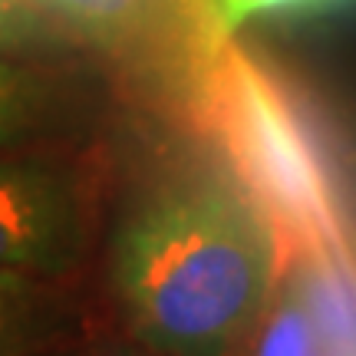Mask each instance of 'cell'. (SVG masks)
Returning a JSON list of instances; mask_svg holds the SVG:
<instances>
[{"label": "cell", "instance_id": "cell-3", "mask_svg": "<svg viewBox=\"0 0 356 356\" xmlns=\"http://www.w3.org/2000/svg\"><path fill=\"white\" fill-rule=\"evenodd\" d=\"M122 89L188 129L221 43L211 0H26Z\"/></svg>", "mask_w": 356, "mask_h": 356}, {"label": "cell", "instance_id": "cell-6", "mask_svg": "<svg viewBox=\"0 0 356 356\" xmlns=\"http://www.w3.org/2000/svg\"><path fill=\"white\" fill-rule=\"evenodd\" d=\"M79 304L73 277L0 270V356H33L73 343Z\"/></svg>", "mask_w": 356, "mask_h": 356}, {"label": "cell", "instance_id": "cell-1", "mask_svg": "<svg viewBox=\"0 0 356 356\" xmlns=\"http://www.w3.org/2000/svg\"><path fill=\"white\" fill-rule=\"evenodd\" d=\"M106 277L132 340L155 356H234L274 300V225L211 149L129 191L106 238Z\"/></svg>", "mask_w": 356, "mask_h": 356}, {"label": "cell", "instance_id": "cell-10", "mask_svg": "<svg viewBox=\"0 0 356 356\" xmlns=\"http://www.w3.org/2000/svg\"><path fill=\"white\" fill-rule=\"evenodd\" d=\"M33 356H79V350H76V340H73V343H60V346H50V350H40V353H33Z\"/></svg>", "mask_w": 356, "mask_h": 356}, {"label": "cell", "instance_id": "cell-5", "mask_svg": "<svg viewBox=\"0 0 356 356\" xmlns=\"http://www.w3.org/2000/svg\"><path fill=\"white\" fill-rule=\"evenodd\" d=\"M73 70L50 56H0V159L33 152L73 129Z\"/></svg>", "mask_w": 356, "mask_h": 356}, {"label": "cell", "instance_id": "cell-8", "mask_svg": "<svg viewBox=\"0 0 356 356\" xmlns=\"http://www.w3.org/2000/svg\"><path fill=\"white\" fill-rule=\"evenodd\" d=\"M79 47L26 0H0V56L70 60Z\"/></svg>", "mask_w": 356, "mask_h": 356}, {"label": "cell", "instance_id": "cell-7", "mask_svg": "<svg viewBox=\"0 0 356 356\" xmlns=\"http://www.w3.org/2000/svg\"><path fill=\"white\" fill-rule=\"evenodd\" d=\"M248 356H320V333L297 267H284L274 300L248 340Z\"/></svg>", "mask_w": 356, "mask_h": 356}, {"label": "cell", "instance_id": "cell-9", "mask_svg": "<svg viewBox=\"0 0 356 356\" xmlns=\"http://www.w3.org/2000/svg\"><path fill=\"white\" fill-rule=\"evenodd\" d=\"M221 26L228 33H238L248 20L257 17H293V13H320L337 10L350 0H211Z\"/></svg>", "mask_w": 356, "mask_h": 356}, {"label": "cell", "instance_id": "cell-2", "mask_svg": "<svg viewBox=\"0 0 356 356\" xmlns=\"http://www.w3.org/2000/svg\"><path fill=\"white\" fill-rule=\"evenodd\" d=\"M188 132L261 204L284 267L356 270V221L337 159L284 73L231 33L202 83Z\"/></svg>", "mask_w": 356, "mask_h": 356}, {"label": "cell", "instance_id": "cell-11", "mask_svg": "<svg viewBox=\"0 0 356 356\" xmlns=\"http://www.w3.org/2000/svg\"><path fill=\"white\" fill-rule=\"evenodd\" d=\"M106 356H155V353H149V350H142V346L136 343L132 350H115V353H106Z\"/></svg>", "mask_w": 356, "mask_h": 356}, {"label": "cell", "instance_id": "cell-4", "mask_svg": "<svg viewBox=\"0 0 356 356\" xmlns=\"http://www.w3.org/2000/svg\"><path fill=\"white\" fill-rule=\"evenodd\" d=\"M99 181L66 155L0 159V270L73 277L96 241Z\"/></svg>", "mask_w": 356, "mask_h": 356}]
</instances>
